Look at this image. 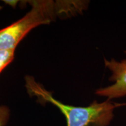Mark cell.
<instances>
[{"label": "cell", "instance_id": "1", "mask_svg": "<svg viewBox=\"0 0 126 126\" xmlns=\"http://www.w3.org/2000/svg\"><path fill=\"white\" fill-rule=\"evenodd\" d=\"M26 88L30 95L35 96L40 103H51L65 116L67 126H108L116 108L109 99L102 103L94 101L87 107H77L61 103L53 97L32 77H26Z\"/></svg>", "mask_w": 126, "mask_h": 126}, {"label": "cell", "instance_id": "2", "mask_svg": "<svg viewBox=\"0 0 126 126\" xmlns=\"http://www.w3.org/2000/svg\"><path fill=\"white\" fill-rule=\"evenodd\" d=\"M55 16L54 4L52 1H34L31 10L23 18L0 30V50H15L32 29L49 24Z\"/></svg>", "mask_w": 126, "mask_h": 126}, {"label": "cell", "instance_id": "3", "mask_svg": "<svg viewBox=\"0 0 126 126\" xmlns=\"http://www.w3.org/2000/svg\"><path fill=\"white\" fill-rule=\"evenodd\" d=\"M105 66L112 72L110 81L114 82L111 85L97 89L96 94L108 99L126 96V60L118 62L114 59H105Z\"/></svg>", "mask_w": 126, "mask_h": 126}, {"label": "cell", "instance_id": "4", "mask_svg": "<svg viewBox=\"0 0 126 126\" xmlns=\"http://www.w3.org/2000/svg\"><path fill=\"white\" fill-rule=\"evenodd\" d=\"M15 50H0V73L13 61Z\"/></svg>", "mask_w": 126, "mask_h": 126}, {"label": "cell", "instance_id": "5", "mask_svg": "<svg viewBox=\"0 0 126 126\" xmlns=\"http://www.w3.org/2000/svg\"><path fill=\"white\" fill-rule=\"evenodd\" d=\"M9 117V110L7 106H0V126L7 124Z\"/></svg>", "mask_w": 126, "mask_h": 126}, {"label": "cell", "instance_id": "6", "mask_svg": "<svg viewBox=\"0 0 126 126\" xmlns=\"http://www.w3.org/2000/svg\"><path fill=\"white\" fill-rule=\"evenodd\" d=\"M116 107L117 106H126V103H122V104H116Z\"/></svg>", "mask_w": 126, "mask_h": 126}]
</instances>
